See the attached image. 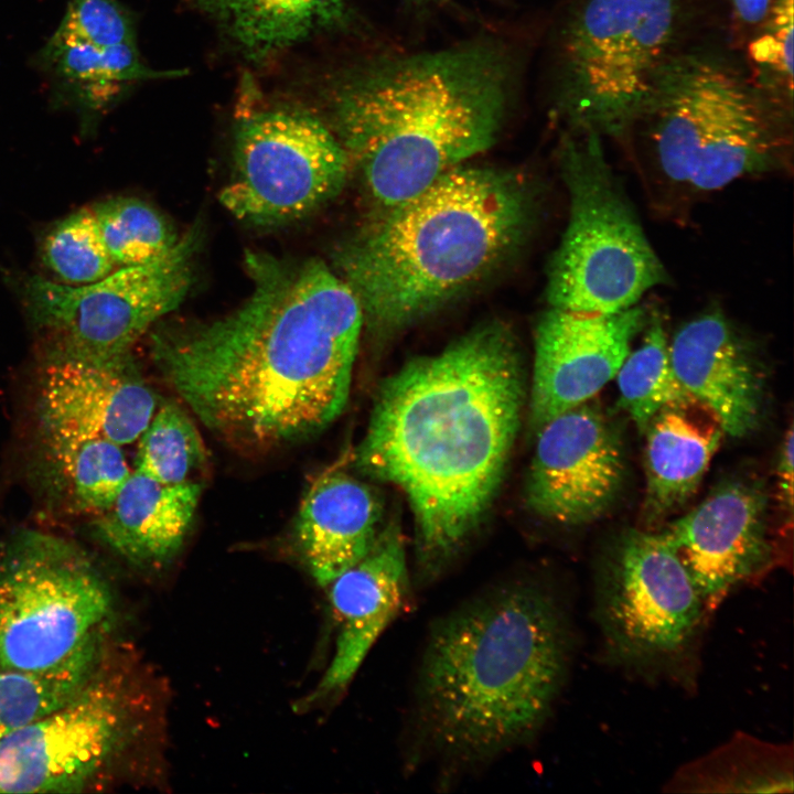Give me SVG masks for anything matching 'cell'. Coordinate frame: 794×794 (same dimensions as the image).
Masks as SVG:
<instances>
[{"label": "cell", "mask_w": 794, "mask_h": 794, "mask_svg": "<svg viewBox=\"0 0 794 794\" xmlns=\"http://www.w3.org/2000/svg\"><path fill=\"white\" fill-rule=\"evenodd\" d=\"M329 600L337 633L330 663L310 700L342 690L404 609L409 577L398 526L383 527L367 555L333 579Z\"/></svg>", "instance_id": "obj_19"}, {"label": "cell", "mask_w": 794, "mask_h": 794, "mask_svg": "<svg viewBox=\"0 0 794 794\" xmlns=\"http://www.w3.org/2000/svg\"><path fill=\"white\" fill-rule=\"evenodd\" d=\"M503 76L485 53L450 51L389 63L334 98L339 140L384 211L416 196L494 141Z\"/></svg>", "instance_id": "obj_5"}, {"label": "cell", "mask_w": 794, "mask_h": 794, "mask_svg": "<svg viewBox=\"0 0 794 794\" xmlns=\"http://www.w3.org/2000/svg\"><path fill=\"white\" fill-rule=\"evenodd\" d=\"M233 158L219 200L234 217L255 226L308 216L342 190L352 168L343 144L319 118L288 107L242 118Z\"/></svg>", "instance_id": "obj_11"}, {"label": "cell", "mask_w": 794, "mask_h": 794, "mask_svg": "<svg viewBox=\"0 0 794 794\" xmlns=\"http://www.w3.org/2000/svg\"><path fill=\"white\" fill-rule=\"evenodd\" d=\"M39 258L46 278L66 286L95 282L116 269L92 206L54 222L41 238Z\"/></svg>", "instance_id": "obj_28"}, {"label": "cell", "mask_w": 794, "mask_h": 794, "mask_svg": "<svg viewBox=\"0 0 794 794\" xmlns=\"http://www.w3.org/2000/svg\"><path fill=\"white\" fill-rule=\"evenodd\" d=\"M31 64L45 81L51 108L74 114L84 135L96 131L135 83L158 75L142 63L137 43L97 47L52 34Z\"/></svg>", "instance_id": "obj_22"}, {"label": "cell", "mask_w": 794, "mask_h": 794, "mask_svg": "<svg viewBox=\"0 0 794 794\" xmlns=\"http://www.w3.org/2000/svg\"><path fill=\"white\" fill-rule=\"evenodd\" d=\"M788 116L726 60L669 56L634 125L644 126L631 157L651 208L680 223L697 200L736 181L791 174Z\"/></svg>", "instance_id": "obj_6"}, {"label": "cell", "mask_w": 794, "mask_h": 794, "mask_svg": "<svg viewBox=\"0 0 794 794\" xmlns=\"http://www.w3.org/2000/svg\"><path fill=\"white\" fill-rule=\"evenodd\" d=\"M625 475L621 432L589 400L537 430L525 501L533 513L551 523L589 524L614 504Z\"/></svg>", "instance_id": "obj_14"}, {"label": "cell", "mask_w": 794, "mask_h": 794, "mask_svg": "<svg viewBox=\"0 0 794 794\" xmlns=\"http://www.w3.org/2000/svg\"><path fill=\"white\" fill-rule=\"evenodd\" d=\"M794 431L793 426L790 425L782 440L777 465H776V478H777V501L782 511L788 514L792 518L793 512V480H794V468H793V453H794Z\"/></svg>", "instance_id": "obj_34"}, {"label": "cell", "mask_w": 794, "mask_h": 794, "mask_svg": "<svg viewBox=\"0 0 794 794\" xmlns=\"http://www.w3.org/2000/svg\"><path fill=\"white\" fill-rule=\"evenodd\" d=\"M383 508L367 484L329 471L304 494L294 522V541L315 582L326 587L364 558L379 532Z\"/></svg>", "instance_id": "obj_20"}, {"label": "cell", "mask_w": 794, "mask_h": 794, "mask_svg": "<svg viewBox=\"0 0 794 794\" xmlns=\"http://www.w3.org/2000/svg\"><path fill=\"white\" fill-rule=\"evenodd\" d=\"M525 395L518 345L495 323L409 361L379 385L354 465L407 496L426 576L442 570L493 502Z\"/></svg>", "instance_id": "obj_2"}, {"label": "cell", "mask_w": 794, "mask_h": 794, "mask_svg": "<svg viewBox=\"0 0 794 794\" xmlns=\"http://www.w3.org/2000/svg\"><path fill=\"white\" fill-rule=\"evenodd\" d=\"M644 433L641 518L651 527L695 494L726 433L713 412L696 398L663 407Z\"/></svg>", "instance_id": "obj_21"}, {"label": "cell", "mask_w": 794, "mask_h": 794, "mask_svg": "<svg viewBox=\"0 0 794 794\" xmlns=\"http://www.w3.org/2000/svg\"><path fill=\"white\" fill-rule=\"evenodd\" d=\"M529 207L512 176L460 165L384 211L336 256L364 324L397 332L480 279L522 237Z\"/></svg>", "instance_id": "obj_4"}, {"label": "cell", "mask_w": 794, "mask_h": 794, "mask_svg": "<svg viewBox=\"0 0 794 794\" xmlns=\"http://www.w3.org/2000/svg\"><path fill=\"white\" fill-rule=\"evenodd\" d=\"M670 362L686 391L741 438L760 423L765 368L755 344L720 308L685 322L669 339Z\"/></svg>", "instance_id": "obj_18"}, {"label": "cell", "mask_w": 794, "mask_h": 794, "mask_svg": "<svg viewBox=\"0 0 794 794\" xmlns=\"http://www.w3.org/2000/svg\"><path fill=\"white\" fill-rule=\"evenodd\" d=\"M95 657L50 670H0V739L66 704L93 676Z\"/></svg>", "instance_id": "obj_29"}, {"label": "cell", "mask_w": 794, "mask_h": 794, "mask_svg": "<svg viewBox=\"0 0 794 794\" xmlns=\"http://www.w3.org/2000/svg\"><path fill=\"white\" fill-rule=\"evenodd\" d=\"M561 154L568 223L547 272L549 307L616 312L670 278L594 132L578 131Z\"/></svg>", "instance_id": "obj_7"}, {"label": "cell", "mask_w": 794, "mask_h": 794, "mask_svg": "<svg viewBox=\"0 0 794 794\" xmlns=\"http://www.w3.org/2000/svg\"><path fill=\"white\" fill-rule=\"evenodd\" d=\"M52 35L97 47L137 43L133 18L119 0H67Z\"/></svg>", "instance_id": "obj_32"}, {"label": "cell", "mask_w": 794, "mask_h": 794, "mask_svg": "<svg viewBox=\"0 0 794 794\" xmlns=\"http://www.w3.org/2000/svg\"><path fill=\"white\" fill-rule=\"evenodd\" d=\"M198 234L192 229L162 257L120 267L87 285L28 277L22 300L49 341L46 354L103 361L133 344L185 298L193 279Z\"/></svg>", "instance_id": "obj_10"}, {"label": "cell", "mask_w": 794, "mask_h": 794, "mask_svg": "<svg viewBox=\"0 0 794 794\" xmlns=\"http://www.w3.org/2000/svg\"><path fill=\"white\" fill-rule=\"evenodd\" d=\"M739 762L731 747L717 752L705 763L706 770H699V780L689 785L719 786L721 791L738 792H792L791 770H785L784 761H775V750L752 742H741Z\"/></svg>", "instance_id": "obj_31"}, {"label": "cell", "mask_w": 794, "mask_h": 794, "mask_svg": "<svg viewBox=\"0 0 794 794\" xmlns=\"http://www.w3.org/2000/svg\"><path fill=\"white\" fill-rule=\"evenodd\" d=\"M39 379L41 431L122 447L139 439L155 412V394L131 352L103 361L46 354Z\"/></svg>", "instance_id": "obj_17"}, {"label": "cell", "mask_w": 794, "mask_h": 794, "mask_svg": "<svg viewBox=\"0 0 794 794\" xmlns=\"http://www.w3.org/2000/svg\"><path fill=\"white\" fill-rule=\"evenodd\" d=\"M250 57L264 58L334 24L342 0H196Z\"/></svg>", "instance_id": "obj_24"}, {"label": "cell", "mask_w": 794, "mask_h": 794, "mask_svg": "<svg viewBox=\"0 0 794 794\" xmlns=\"http://www.w3.org/2000/svg\"><path fill=\"white\" fill-rule=\"evenodd\" d=\"M122 689L90 677L66 704L0 739V793L79 792L119 747Z\"/></svg>", "instance_id": "obj_13"}, {"label": "cell", "mask_w": 794, "mask_h": 794, "mask_svg": "<svg viewBox=\"0 0 794 794\" xmlns=\"http://www.w3.org/2000/svg\"><path fill=\"white\" fill-rule=\"evenodd\" d=\"M647 312L640 303L609 313L549 307L534 336L529 423L535 432L557 415L591 400L615 377Z\"/></svg>", "instance_id": "obj_15"}, {"label": "cell", "mask_w": 794, "mask_h": 794, "mask_svg": "<svg viewBox=\"0 0 794 794\" xmlns=\"http://www.w3.org/2000/svg\"><path fill=\"white\" fill-rule=\"evenodd\" d=\"M768 507L769 494L759 479L730 478L659 532L704 601L768 565Z\"/></svg>", "instance_id": "obj_16"}, {"label": "cell", "mask_w": 794, "mask_h": 794, "mask_svg": "<svg viewBox=\"0 0 794 794\" xmlns=\"http://www.w3.org/2000/svg\"><path fill=\"white\" fill-rule=\"evenodd\" d=\"M639 345L630 351L616 375L619 406L640 433L663 407L691 397L677 378L669 356V337L662 313L648 309Z\"/></svg>", "instance_id": "obj_26"}, {"label": "cell", "mask_w": 794, "mask_h": 794, "mask_svg": "<svg viewBox=\"0 0 794 794\" xmlns=\"http://www.w3.org/2000/svg\"><path fill=\"white\" fill-rule=\"evenodd\" d=\"M569 656L564 612L538 582L482 591L439 619L415 683L414 725L442 766L483 765L529 741L547 720Z\"/></svg>", "instance_id": "obj_3"}, {"label": "cell", "mask_w": 794, "mask_h": 794, "mask_svg": "<svg viewBox=\"0 0 794 794\" xmlns=\"http://www.w3.org/2000/svg\"><path fill=\"white\" fill-rule=\"evenodd\" d=\"M749 52L761 74L776 82L792 99L793 0H775Z\"/></svg>", "instance_id": "obj_33"}, {"label": "cell", "mask_w": 794, "mask_h": 794, "mask_svg": "<svg viewBox=\"0 0 794 794\" xmlns=\"http://www.w3.org/2000/svg\"><path fill=\"white\" fill-rule=\"evenodd\" d=\"M53 490L76 514L99 515L131 471L121 446L105 439L41 431Z\"/></svg>", "instance_id": "obj_25"}, {"label": "cell", "mask_w": 794, "mask_h": 794, "mask_svg": "<svg viewBox=\"0 0 794 794\" xmlns=\"http://www.w3.org/2000/svg\"><path fill=\"white\" fill-rule=\"evenodd\" d=\"M732 15L745 28H758L766 19L775 0H728Z\"/></svg>", "instance_id": "obj_35"}, {"label": "cell", "mask_w": 794, "mask_h": 794, "mask_svg": "<svg viewBox=\"0 0 794 794\" xmlns=\"http://www.w3.org/2000/svg\"><path fill=\"white\" fill-rule=\"evenodd\" d=\"M108 584L77 547L40 533L0 558V670L50 672L95 657Z\"/></svg>", "instance_id": "obj_8"}, {"label": "cell", "mask_w": 794, "mask_h": 794, "mask_svg": "<svg viewBox=\"0 0 794 794\" xmlns=\"http://www.w3.org/2000/svg\"><path fill=\"white\" fill-rule=\"evenodd\" d=\"M251 291L211 321L157 330L151 358L204 426L246 450L309 440L343 412L364 325L342 277L319 259L246 256Z\"/></svg>", "instance_id": "obj_1"}, {"label": "cell", "mask_w": 794, "mask_h": 794, "mask_svg": "<svg viewBox=\"0 0 794 794\" xmlns=\"http://www.w3.org/2000/svg\"><path fill=\"white\" fill-rule=\"evenodd\" d=\"M202 487L194 481L159 482L133 470L95 529L115 552L151 567L170 561L191 529Z\"/></svg>", "instance_id": "obj_23"}, {"label": "cell", "mask_w": 794, "mask_h": 794, "mask_svg": "<svg viewBox=\"0 0 794 794\" xmlns=\"http://www.w3.org/2000/svg\"><path fill=\"white\" fill-rule=\"evenodd\" d=\"M139 440L136 470L165 484L191 481L206 459L196 426L174 401L160 406Z\"/></svg>", "instance_id": "obj_30"}, {"label": "cell", "mask_w": 794, "mask_h": 794, "mask_svg": "<svg viewBox=\"0 0 794 794\" xmlns=\"http://www.w3.org/2000/svg\"><path fill=\"white\" fill-rule=\"evenodd\" d=\"M676 0H588L567 41L568 107L578 131L621 141L668 60Z\"/></svg>", "instance_id": "obj_9"}, {"label": "cell", "mask_w": 794, "mask_h": 794, "mask_svg": "<svg viewBox=\"0 0 794 794\" xmlns=\"http://www.w3.org/2000/svg\"><path fill=\"white\" fill-rule=\"evenodd\" d=\"M90 206L115 268L151 262L179 239L169 222L137 197L116 196Z\"/></svg>", "instance_id": "obj_27"}, {"label": "cell", "mask_w": 794, "mask_h": 794, "mask_svg": "<svg viewBox=\"0 0 794 794\" xmlns=\"http://www.w3.org/2000/svg\"><path fill=\"white\" fill-rule=\"evenodd\" d=\"M704 600L659 533L630 529L598 572L596 611L609 650L640 666L682 655L700 624Z\"/></svg>", "instance_id": "obj_12"}]
</instances>
